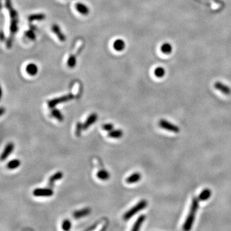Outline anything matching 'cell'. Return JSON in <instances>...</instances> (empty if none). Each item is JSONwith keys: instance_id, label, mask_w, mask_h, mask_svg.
<instances>
[{"instance_id": "1", "label": "cell", "mask_w": 231, "mask_h": 231, "mask_svg": "<svg viewBox=\"0 0 231 231\" xmlns=\"http://www.w3.org/2000/svg\"><path fill=\"white\" fill-rule=\"evenodd\" d=\"M199 206V200L198 198H193L192 200V203L189 213L186 218V221L183 225L182 228L184 230H189L191 229L192 225H193L195 215L197 212Z\"/></svg>"}, {"instance_id": "2", "label": "cell", "mask_w": 231, "mask_h": 231, "mask_svg": "<svg viewBox=\"0 0 231 231\" xmlns=\"http://www.w3.org/2000/svg\"><path fill=\"white\" fill-rule=\"evenodd\" d=\"M148 205V202L146 200H141L139 202H138L135 206L132 208L131 209L126 211L124 215H123V219L125 220H130L131 218H132L135 214H136L137 213L145 209Z\"/></svg>"}, {"instance_id": "3", "label": "cell", "mask_w": 231, "mask_h": 231, "mask_svg": "<svg viewBox=\"0 0 231 231\" xmlns=\"http://www.w3.org/2000/svg\"><path fill=\"white\" fill-rule=\"evenodd\" d=\"M73 98H74V96H73V95L69 94V95H64V96H60L59 98H54V99L49 100L48 101V106L51 109H54L56 105L61 104V103H64V102L69 101V100H71Z\"/></svg>"}, {"instance_id": "4", "label": "cell", "mask_w": 231, "mask_h": 231, "mask_svg": "<svg viewBox=\"0 0 231 231\" xmlns=\"http://www.w3.org/2000/svg\"><path fill=\"white\" fill-rule=\"evenodd\" d=\"M159 125L160 127L164 130H166L168 131H170L175 133H178L180 132V128L178 126L172 124V123L166 121L165 120H161L159 121Z\"/></svg>"}, {"instance_id": "5", "label": "cell", "mask_w": 231, "mask_h": 231, "mask_svg": "<svg viewBox=\"0 0 231 231\" xmlns=\"http://www.w3.org/2000/svg\"><path fill=\"white\" fill-rule=\"evenodd\" d=\"M33 195L37 197H50L54 195V191L49 188H37L33 191Z\"/></svg>"}, {"instance_id": "6", "label": "cell", "mask_w": 231, "mask_h": 231, "mask_svg": "<svg viewBox=\"0 0 231 231\" xmlns=\"http://www.w3.org/2000/svg\"><path fill=\"white\" fill-rule=\"evenodd\" d=\"M214 87L215 89H216L218 91H220L225 95H229L231 94V89L228 85L220 82H216L214 84Z\"/></svg>"}, {"instance_id": "7", "label": "cell", "mask_w": 231, "mask_h": 231, "mask_svg": "<svg viewBox=\"0 0 231 231\" xmlns=\"http://www.w3.org/2000/svg\"><path fill=\"white\" fill-rule=\"evenodd\" d=\"M14 145L13 143H8L6 145L1 156V159L2 161L7 159V157L12 153L13 150H14Z\"/></svg>"}, {"instance_id": "8", "label": "cell", "mask_w": 231, "mask_h": 231, "mask_svg": "<svg viewBox=\"0 0 231 231\" xmlns=\"http://www.w3.org/2000/svg\"><path fill=\"white\" fill-rule=\"evenodd\" d=\"M97 118H98V116H97L96 114H95V113L91 114L87 118V119L86 120L85 123L83 124V129L84 130H87L90 126H91L92 125H93L96 121Z\"/></svg>"}, {"instance_id": "9", "label": "cell", "mask_w": 231, "mask_h": 231, "mask_svg": "<svg viewBox=\"0 0 231 231\" xmlns=\"http://www.w3.org/2000/svg\"><path fill=\"white\" fill-rule=\"evenodd\" d=\"M91 210L89 208H86L79 211H76L73 213V216L75 219H79V218L87 216L91 213Z\"/></svg>"}, {"instance_id": "10", "label": "cell", "mask_w": 231, "mask_h": 231, "mask_svg": "<svg viewBox=\"0 0 231 231\" xmlns=\"http://www.w3.org/2000/svg\"><path fill=\"white\" fill-rule=\"evenodd\" d=\"M145 219H146V215H145V214L140 215L137 218V219L136 221V222L134 223V224L133 225L132 230H133V231L139 230L140 229L141 225H142V224L144 223Z\"/></svg>"}, {"instance_id": "11", "label": "cell", "mask_w": 231, "mask_h": 231, "mask_svg": "<svg viewBox=\"0 0 231 231\" xmlns=\"http://www.w3.org/2000/svg\"><path fill=\"white\" fill-rule=\"evenodd\" d=\"M141 178V175L140 173L136 172L132 173L126 178V182L128 184H134L139 182Z\"/></svg>"}, {"instance_id": "12", "label": "cell", "mask_w": 231, "mask_h": 231, "mask_svg": "<svg viewBox=\"0 0 231 231\" xmlns=\"http://www.w3.org/2000/svg\"><path fill=\"white\" fill-rule=\"evenodd\" d=\"M211 191L209 189H205L200 192L198 198L199 201H206L211 197Z\"/></svg>"}, {"instance_id": "13", "label": "cell", "mask_w": 231, "mask_h": 231, "mask_svg": "<svg viewBox=\"0 0 231 231\" xmlns=\"http://www.w3.org/2000/svg\"><path fill=\"white\" fill-rule=\"evenodd\" d=\"M52 30L56 34V35L57 36V37L59 38V39L60 41H62V42L65 41L66 37H65V36H64V35L62 33V32L60 31V28H59V27L58 25L54 24L52 27Z\"/></svg>"}, {"instance_id": "14", "label": "cell", "mask_w": 231, "mask_h": 231, "mask_svg": "<svg viewBox=\"0 0 231 231\" xmlns=\"http://www.w3.org/2000/svg\"><path fill=\"white\" fill-rule=\"evenodd\" d=\"M113 47L116 51H121L125 48V43L122 39H116L113 44Z\"/></svg>"}, {"instance_id": "15", "label": "cell", "mask_w": 231, "mask_h": 231, "mask_svg": "<svg viewBox=\"0 0 231 231\" xmlns=\"http://www.w3.org/2000/svg\"><path fill=\"white\" fill-rule=\"evenodd\" d=\"M63 177V173L61 172H58L54 174L52 176H51L49 178V185L53 186L55 181H59Z\"/></svg>"}, {"instance_id": "16", "label": "cell", "mask_w": 231, "mask_h": 231, "mask_svg": "<svg viewBox=\"0 0 231 231\" xmlns=\"http://www.w3.org/2000/svg\"><path fill=\"white\" fill-rule=\"evenodd\" d=\"M27 73L31 76H34L37 74L38 72V68L37 65L35 64H29L27 65V68H26Z\"/></svg>"}, {"instance_id": "17", "label": "cell", "mask_w": 231, "mask_h": 231, "mask_svg": "<svg viewBox=\"0 0 231 231\" xmlns=\"http://www.w3.org/2000/svg\"><path fill=\"white\" fill-rule=\"evenodd\" d=\"M76 9L79 12H80V14L84 15L87 14L89 12V8L86 5L81 3H79L76 5Z\"/></svg>"}, {"instance_id": "18", "label": "cell", "mask_w": 231, "mask_h": 231, "mask_svg": "<svg viewBox=\"0 0 231 231\" xmlns=\"http://www.w3.org/2000/svg\"><path fill=\"white\" fill-rule=\"evenodd\" d=\"M21 165V162L18 159H13L9 161L7 164V168L9 170H14L18 168V167Z\"/></svg>"}, {"instance_id": "19", "label": "cell", "mask_w": 231, "mask_h": 231, "mask_svg": "<svg viewBox=\"0 0 231 231\" xmlns=\"http://www.w3.org/2000/svg\"><path fill=\"white\" fill-rule=\"evenodd\" d=\"M97 177L99 179L101 180V181H107L110 177V174L106 170H102L97 173Z\"/></svg>"}, {"instance_id": "20", "label": "cell", "mask_w": 231, "mask_h": 231, "mask_svg": "<svg viewBox=\"0 0 231 231\" xmlns=\"http://www.w3.org/2000/svg\"><path fill=\"white\" fill-rule=\"evenodd\" d=\"M123 132L121 130H112L108 134L109 137L111 138H120L123 136Z\"/></svg>"}, {"instance_id": "21", "label": "cell", "mask_w": 231, "mask_h": 231, "mask_svg": "<svg viewBox=\"0 0 231 231\" xmlns=\"http://www.w3.org/2000/svg\"><path fill=\"white\" fill-rule=\"evenodd\" d=\"M161 51L164 54H170L172 51V46L170 43H164L161 46Z\"/></svg>"}, {"instance_id": "22", "label": "cell", "mask_w": 231, "mask_h": 231, "mask_svg": "<svg viewBox=\"0 0 231 231\" xmlns=\"http://www.w3.org/2000/svg\"><path fill=\"white\" fill-rule=\"evenodd\" d=\"M51 115H52L55 118H56L59 121H62L64 120L63 115L62 114V113L60 112L59 110L54 108L53 110H52V111H51Z\"/></svg>"}, {"instance_id": "23", "label": "cell", "mask_w": 231, "mask_h": 231, "mask_svg": "<svg viewBox=\"0 0 231 231\" xmlns=\"http://www.w3.org/2000/svg\"><path fill=\"white\" fill-rule=\"evenodd\" d=\"M45 19V15L43 14H33L29 17V20L30 21H41Z\"/></svg>"}, {"instance_id": "24", "label": "cell", "mask_w": 231, "mask_h": 231, "mask_svg": "<svg viewBox=\"0 0 231 231\" xmlns=\"http://www.w3.org/2000/svg\"><path fill=\"white\" fill-rule=\"evenodd\" d=\"M155 75L158 77V78H162V77L165 74V69L161 67L157 68L154 71Z\"/></svg>"}, {"instance_id": "25", "label": "cell", "mask_w": 231, "mask_h": 231, "mask_svg": "<svg viewBox=\"0 0 231 231\" xmlns=\"http://www.w3.org/2000/svg\"><path fill=\"white\" fill-rule=\"evenodd\" d=\"M71 227V223L69 220L67 219L64 220L62 224V228L64 230H69Z\"/></svg>"}, {"instance_id": "26", "label": "cell", "mask_w": 231, "mask_h": 231, "mask_svg": "<svg viewBox=\"0 0 231 231\" xmlns=\"http://www.w3.org/2000/svg\"><path fill=\"white\" fill-rule=\"evenodd\" d=\"M76 57L74 55H71L68 60V65L69 68H74L76 65Z\"/></svg>"}, {"instance_id": "27", "label": "cell", "mask_w": 231, "mask_h": 231, "mask_svg": "<svg viewBox=\"0 0 231 231\" xmlns=\"http://www.w3.org/2000/svg\"><path fill=\"white\" fill-rule=\"evenodd\" d=\"M82 130H84L83 129V125L80 122H79L78 123L76 124V131H75L76 136H80Z\"/></svg>"}, {"instance_id": "28", "label": "cell", "mask_w": 231, "mask_h": 231, "mask_svg": "<svg viewBox=\"0 0 231 231\" xmlns=\"http://www.w3.org/2000/svg\"><path fill=\"white\" fill-rule=\"evenodd\" d=\"M102 128L104 129V131H107V132H110L111 131L113 130L114 128V125L111 123H107V124H105L103 125L102 126Z\"/></svg>"}, {"instance_id": "29", "label": "cell", "mask_w": 231, "mask_h": 231, "mask_svg": "<svg viewBox=\"0 0 231 231\" xmlns=\"http://www.w3.org/2000/svg\"><path fill=\"white\" fill-rule=\"evenodd\" d=\"M26 35H27V36L29 38H30V39H34L35 38V35L32 30H28V32H27V33H26Z\"/></svg>"}, {"instance_id": "30", "label": "cell", "mask_w": 231, "mask_h": 231, "mask_svg": "<svg viewBox=\"0 0 231 231\" xmlns=\"http://www.w3.org/2000/svg\"><path fill=\"white\" fill-rule=\"evenodd\" d=\"M4 111H5L4 108H3V107H2V108H1V111H0V113H1V115H3V114Z\"/></svg>"}]
</instances>
